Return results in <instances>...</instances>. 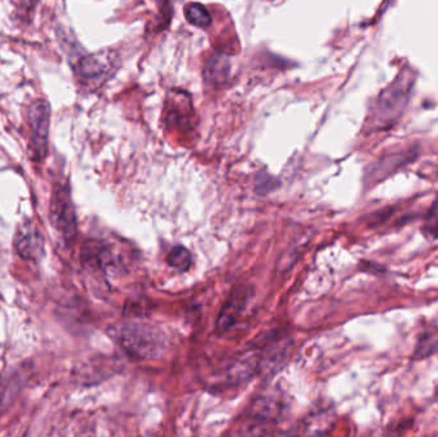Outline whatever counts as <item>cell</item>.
I'll list each match as a JSON object with an SVG mask.
<instances>
[{"label": "cell", "instance_id": "1", "mask_svg": "<svg viewBox=\"0 0 438 437\" xmlns=\"http://www.w3.org/2000/svg\"><path fill=\"white\" fill-rule=\"evenodd\" d=\"M109 335L127 354L138 359H158L167 351L168 339L154 324L127 321L113 326Z\"/></svg>", "mask_w": 438, "mask_h": 437}, {"label": "cell", "instance_id": "2", "mask_svg": "<svg viewBox=\"0 0 438 437\" xmlns=\"http://www.w3.org/2000/svg\"><path fill=\"white\" fill-rule=\"evenodd\" d=\"M49 210L51 225L63 241L69 242L73 240L77 234V218L67 186L61 184L54 186Z\"/></svg>", "mask_w": 438, "mask_h": 437}, {"label": "cell", "instance_id": "3", "mask_svg": "<svg viewBox=\"0 0 438 437\" xmlns=\"http://www.w3.org/2000/svg\"><path fill=\"white\" fill-rule=\"evenodd\" d=\"M31 136L29 143V154L32 160L40 162L48 154L49 130H51V106L44 99L32 103L29 110Z\"/></svg>", "mask_w": 438, "mask_h": 437}, {"label": "cell", "instance_id": "4", "mask_svg": "<svg viewBox=\"0 0 438 437\" xmlns=\"http://www.w3.org/2000/svg\"><path fill=\"white\" fill-rule=\"evenodd\" d=\"M14 249L22 259L39 260L45 252V239L41 230L34 221L19 225L14 235Z\"/></svg>", "mask_w": 438, "mask_h": 437}, {"label": "cell", "instance_id": "5", "mask_svg": "<svg viewBox=\"0 0 438 437\" xmlns=\"http://www.w3.org/2000/svg\"><path fill=\"white\" fill-rule=\"evenodd\" d=\"M114 67L116 59L112 54L98 53L82 57L76 66V72L85 83H101L112 73Z\"/></svg>", "mask_w": 438, "mask_h": 437}, {"label": "cell", "instance_id": "6", "mask_svg": "<svg viewBox=\"0 0 438 437\" xmlns=\"http://www.w3.org/2000/svg\"><path fill=\"white\" fill-rule=\"evenodd\" d=\"M409 96V83H394L383 93L378 102V120H382L387 126L391 120H396L405 107Z\"/></svg>", "mask_w": 438, "mask_h": 437}, {"label": "cell", "instance_id": "7", "mask_svg": "<svg viewBox=\"0 0 438 437\" xmlns=\"http://www.w3.org/2000/svg\"><path fill=\"white\" fill-rule=\"evenodd\" d=\"M282 401L275 395H263L251 408L250 417L257 425L275 423L281 419Z\"/></svg>", "mask_w": 438, "mask_h": 437}, {"label": "cell", "instance_id": "8", "mask_svg": "<svg viewBox=\"0 0 438 437\" xmlns=\"http://www.w3.org/2000/svg\"><path fill=\"white\" fill-rule=\"evenodd\" d=\"M248 299H249V294L244 292L243 289H238V292L232 294L231 298L228 299L223 309L219 313L218 321H217L218 329L227 331L238 322V317L241 316V313L244 312L245 307H246Z\"/></svg>", "mask_w": 438, "mask_h": 437}, {"label": "cell", "instance_id": "9", "mask_svg": "<svg viewBox=\"0 0 438 437\" xmlns=\"http://www.w3.org/2000/svg\"><path fill=\"white\" fill-rule=\"evenodd\" d=\"M231 64L228 58L222 54L210 56L204 66V78L208 83L218 85L225 83L230 75Z\"/></svg>", "mask_w": 438, "mask_h": 437}, {"label": "cell", "instance_id": "10", "mask_svg": "<svg viewBox=\"0 0 438 437\" xmlns=\"http://www.w3.org/2000/svg\"><path fill=\"white\" fill-rule=\"evenodd\" d=\"M185 17L191 25L201 27V29L208 27L212 24V17L208 12L207 8L203 4H199V3H191V4L186 6Z\"/></svg>", "mask_w": 438, "mask_h": 437}, {"label": "cell", "instance_id": "11", "mask_svg": "<svg viewBox=\"0 0 438 437\" xmlns=\"http://www.w3.org/2000/svg\"><path fill=\"white\" fill-rule=\"evenodd\" d=\"M167 260H168L169 266L173 267L177 271L186 272V271L190 269V267H191L193 257H191V253L188 252L186 247L178 245V247L170 249Z\"/></svg>", "mask_w": 438, "mask_h": 437}, {"label": "cell", "instance_id": "12", "mask_svg": "<svg viewBox=\"0 0 438 437\" xmlns=\"http://www.w3.org/2000/svg\"><path fill=\"white\" fill-rule=\"evenodd\" d=\"M437 346L438 334H432V332L422 334L414 355H417L418 358H424V356L432 354L433 351L437 349Z\"/></svg>", "mask_w": 438, "mask_h": 437}, {"label": "cell", "instance_id": "13", "mask_svg": "<svg viewBox=\"0 0 438 437\" xmlns=\"http://www.w3.org/2000/svg\"><path fill=\"white\" fill-rule=\"evenodd\" d=\"M436 223L433 225V223H429L428 225V232L433 237H438V221H434Z\"/></svg>", "mask_w": 438, "mask_h": 437}]
</instances>
